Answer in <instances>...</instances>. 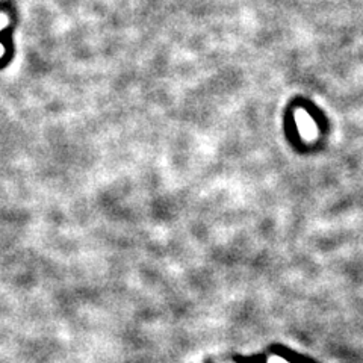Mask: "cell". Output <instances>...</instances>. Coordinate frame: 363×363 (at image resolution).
Listing matches in <instances>:
<instances>
[{"instance_id":"obj_1","label":"cell","mask_w":363,"mask_h":363,"mask_svg":"<svg viewBox=\"0 0 363 363\" xmlns=\"http://www.w3.org/2000/svg\"><path fill=\"white\" fill-rule=\"evenodd\" d=\"M268 363H288V362H286V360H283L281 357H276V356H274V357H271V359H269V362H268Z\"/></svg>"}]
</instances>
